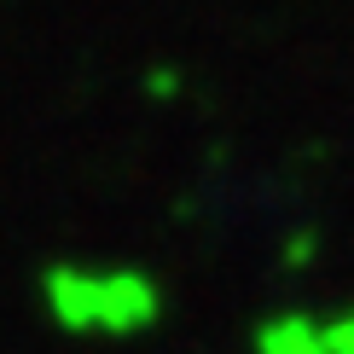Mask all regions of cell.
I'll use <instances>...</instances> for the list:
<instances>
[{
  "label": "cell",
  "instance_id": "obj_3",
  "mask_svg": "<svg viewBox=\"0 0 354 354\" xmlns=\"http://www.w3.org/2000/svg\"><path fill=\"white\" fill-rule=\"evenodd\" d=\"M326 348H331V354H354V308L326 314Z\"/></svg>",
  "mask_w": 354,
  "mask_h": 354
},
{
  "label": "cell",
  "instance_id": "obj_1",
  "mask_svg": "<svg viewBox=\"0 0 354 354\" xmlns=\"http://www.w3.org/2000/svg\"><path fill=\"white\" fill-rule=\"evenodd\" d=\"M41 302L70 337H140L163 319V290L140 268H82L58 261L41 273Z\"/></svg>",
  "mask_w": 354,
  "mask_h": 354
},
{
  "label": "cell",
  "instance_id": "obj_2",
  "mask_svg": "<svg viewBox=\"0 0 354 354\" xmlns=\"http://www.w3.org/2000/svg\"><path fill=\"white\" fill-rule=\"evenodd\" d=\"M250 354H331L326 348V314H314V308H279V314L256 319Z\"/></svg>",
  "mask_w": 354,
  "mask_h": 354
}]
</instances>
